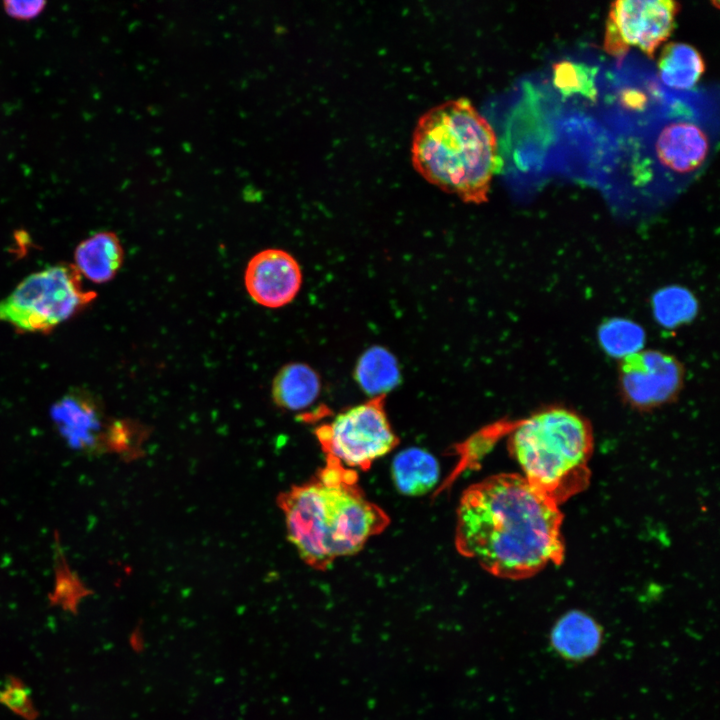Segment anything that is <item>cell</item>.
Listing matches in <instances>:
<instances>
[{
    "mask_svg": "<svg viewBox=\"0 0 720 720\" xmlns=\"http://www.w3.org/2000/svg\"><path fill=\"white\" fill-rule=\"evenodd\" d=\"M562 513L522 475L501 473L468 487L456 517L457 551L490 574L529 578L564 557Z\"/></svg>",
    "mask_w": 720,
    "mask_h": 720,
    "instance_id": "cell-1",
    "label": "cell"
},
{
    "mask_svg": "<svg viewBox=\"0 0 720 720\" xmlns=\"http://www.w3.org/2000/svg\"><path fill=\"white\" fill-rule=\"evenodd\" d=\"M326 465L308 482L279 496L289 541L310 567L325 570L339 557L359 552L390 523L371 502L353 469L326 457Z\"/></svg>",
    "mask_w": 720,
    "mask_h": 720,
    "instance_id": "cell-2",
    "label": "cell"
},
{
    "mask_svg": "<svg viewBox=\"0 0 720 720\" xmlns=\"http://www.w3.org/2000/svg\"><path fill=\"white\" fill-rule=\"evenodd\" d=\"M411 155L415 169L433 185L467 203L488 200L498 165L497 139L469 100H450L424 113Z\"/></svg>",
    "mask_w": 720,
    "mask_h": 720,
    "instance_id": "cell-3",
    "label": "cell"
},
{
    "mask_svg": "<svg viewBox=\"0 0 720 720\" xmlns=\"http://www.w3.org/2000/svg\"><path fill=\"white\" fill-rule=\"evenodd\" d=\"M511 431L509 450L538 492L559 505L588 486L593 436L581 415L550 407L515 423Z\"/></svg>",
    "mask_w": 720,
    "mask_h": 720,
    "instance_id": "cell-4",
    "label": "cell"
},
{
    "mask_svg": "<svg viewBox=\"0 0 720 720\" xmlns=\"http://www.w3.org/2000/svg\"><path fill=\"white\" fill-rule=\"evenodd\" d=\"M95 298V292L84 289L74 265H52L28 275L0 299V322L22 332L47 333Z\"/></svg>",
    "mask_w": 720,
    "mask_h": 720,
    "instance_id": "cell-5",
    "label": "cell"
},
{
    "mask_svg": "<svg viewBox=\"0 0 720 720\" xmlns=\"http://www.w3.org/2000/svg\"><path fill=\"white\" fill-rule=\"evenodd\" d=\"M384 402L385 396L371 398L317 428L315 433L326 457L349 469L367 471L375 460L396 447L399 438L387 418Z\"/></svg>",
    "mask_w": 720,
    "mask_h": 720,
    "instance_id": "cell-6",
    "label": "cell"
},
{
    "mask_svg": "<svg viewBox=\"0 0 720 720\" xmlns=\"http://www.w3.org/2000/svg\"><path fill=\"white\" fill-rule=\"evenodd\" d=\"M679 4L671 0H618L611 4L605 50L622 57L632 47L652 58L672 33Z\"/></svg>",
    "mask_w": 720,
    "mask_h": 720,
    "instance_id": "cell-7",
    "label": "cell"
},
{
    "mask_svg": "<svg viewBox=\"0 0 720 720\" xmlns=\"http://www.w3.org/2000/svg\"><path fill=\"white\" fill-rule=\"evenodd\" d=\"M619 385L633 407L649 409L674 399L683 384L684 371L672 355L640 350L622 359Z\"/></svg>",
    "mask_w": 720,
    "mask_h": 720,
    "instance_id": "cell-8",
    "label": "cell"
},
{
    "mask_svg": "<svg viewBox=\"0 0 720 720\" xmlns=\"http://www.w3.org/2000/svg\"><path fill=\"white\" fill-rule=\"evenodd\" d=\"M250 297L268 308L290 303L302 284L301 268L296 259L280 249H266L251 258L244 275Z\"/></svg>",
    "mask_w": 720,
    "mask_h": 720,
    "instance_id": "cell-9",
    "label": "cell"
},
{
    "mask_svg": "<svg viewBox=\"0 0 720 720\" xmlns=\"http://www.w3.org/2000/svg\"><path fill=\"white\" fill-rule=\"evenodd\" d=\"M57 431L74 450L92 452L103 449L108 425L98 401L89 392L73 389L50 409Z\"/></svg>",
    "mask_w": 720,
    "mask_h": 720,
    "instance_id": "cell-10",
    "label": "cell"
},
{
    "mask_svg": "<svg viewBox=\"0 0 720 720\" xmlns=\"http://www.w3.org/2000/svg\"><path fill=\"white\" fill-rule=\"evenodd\" d=\"M655 151L665 168L676 173H690L705 161L709 139L706 132L693 122H672L660 131Z\"/></svg>",
    "mask_w": 720,
    "mask_h": 720,
    "instance_id": "cell-11",
    "label": "cell"
},
{
    "mask_svg": "<svg viewBox=\"0 0 720 720\" xmlns=\"http://www.w3.org/2000/svg\"><path fill=\"white\" fill-rule=\"evenodd\" d=\"M602 639L601 625L580 610H571L562 615L550 633L552 648L563 659L572 662H581L594 656Z\"/></svg>",
    "mask_w": 720,
    "mask_h": 720,
    "instance_id": "cell-12",
    "label": "cell"
},
{
    "mask_svg": "<svg viewBox=\"0 0 720 720\" xmlns=\"http://www.w3.org/2000/svg\"><path fill=\"white\" fill-rule=\"evenodd\" d=\"M123 260L124 251L117 235L110 231H101L77 245L73 265L80 275L100 284L115 277Z\"/></svg>",
    "mask_w": 720,
    "mask_h": 720,
    "instance_id": "cell-13",
    "label": "cell"
},
{
    "mask_svg": "<svg viewBox=\"0 0 720 720\" xmlns=\"http://www.w3.org/2000/svg\"><path fill=\"white\" fill-rule=\"evenodd\" d=\"M321 381L318 373L305 363L284 365L272 382V398L280 408L290 411L309 407L319 396Z\"/></svg>",
    "mask_w": 720,
    "mask_h": 720,
    "instance_id": "cell-14",
    "label": "cell"
},
{
    "mask_svg": "<svg viewBox=\"0 0 720 720\" xmlns=\"http://www.w3.org/2000/svg\"><path fill=\"white\" fill-rule=\"evenodd\" d=\"M440 474L436 458L420 448L399 452L392 462V479L404 495L420 496L431 490Z\"/></svg>",
    "mask_w": 720,
    "mask_h": 720,
    "instance_id": "cell-15",
    "label": "cell"
},
{
    "mask_svg": "<svg viewBox=\"0 0 720 720\" xmlns=\"http://www.w3.org/2000/svg\"><path fill=\"white\" fill-rule=\"evenodd\" d=\"M354 378L360 388L372 398L386 396L401 380L396 357L386 348L372 346L359 358Z\"/></svg>",
    "mask_w": 720,
    "mask_h": 720,
    "instance_id": "cell-16",
    "label": "cell"
},
{
    "mask_svg": "<svg viewBox=\"0 0 720 720\" xmlns=\"http://www.w3.org/2000/svg\"><path fill=\"white\" fill-rule=\"evenodd\" d=\"M705 71V62L699 51L685 43H669L658 60V73L662 82L676 89H690Z\"/></svg>",
    "mask_w": 720,
    "mask_h": 720,
    "instance_id": "cell-17",
    "label": "cell"
},
{
    "mask_svg": "<svg viewBox=\"0 0 720 720\" xmlns=\"http://www.w3.org/2000/svg\"><path fill=\"white\" fill-rule=\"evenodd\" d=\"M644 340L639 326L628 320H613L602 326L600 341L609 354L625 358L638 351Z\"/></svg>",
    "mask_w": 720,
    "mask_h": 720,
    "instance_id": "cell-18",
    "label": "cell"
},
{
    "mask_svg": "<svg viewBox=\"0 0 720 720\" xmlns=\"http://www.w3.org/2000/svg\"><path fill=\"white\" fill-rule=\"evenodd\" d=\"M595 72L582 63L560 61L553 65L554 86L563 94H581L591 100L596 98Z\"/></svg>",
    "mask_w": 720,
    "mask_h": 720,
    "instance_id": "cell-19",
    "label": "cell"
},
{
    "mask_svg": "<svg viewBox=\"0 0 720 720\" xmlns=\"http://www.w3.org/2000/svg\"><path fill=\"white\" fill-rule=\"evenodd\" d=\"M695 308L692 295L681 288L663 290L654 298L655 315L666 326L687 321L693 316Z\"/></svg>",
    "mask_w": 720,
    "mask_h": 720,
    "instance_id": "cell-20",
    "label": "cell"
},
{
    "mask_svg": "<svg viewBox=\"0 0 720 720\" xmlns=\"http://www.w3.org/2000/svg\"><path fill=\"white\" fill-rule=\"evenodd\" d=\"M0 704L24 720H37L39 716L30 688L14 675L6 676L0 683Z\"/></svg>",
    "mask_w": 720,
    "mask_h": 720,
    "instance_id": "cell-21",
    "label": "cell"
},
{
    "mask_svg": "<svg viewBox=\"0 0 720 720\" xmlns=\"http://www.w3.org/2000/svg\"><path fill=\"white\" fill-rule=\"evenodd\" d=\"M88 594V589L65 567L57 570L55 589L49 595L50 604L76 614L79 601Z\"/></svg>",
    "mask_w": 720,
    "mask_h": 720,
    "instance_id": "cell-22",
    "label": "cell"
},
{
    "mask_svg": "<svg viewBox=\"0 0 720 720\" xmlns=\"http://www.w3.org/2000/svg\"><path fill=\"white\" fill-rule=\"evenodd\" d=\"M45 5L44 1H5L3 3L8 16L19 20H29L38 16Z\"/></svg>",
    "mask_w": 720,
    "mask_h": 720,
    "instance_id": "cell-23",
    "label": "cell"
}]
</instances>
